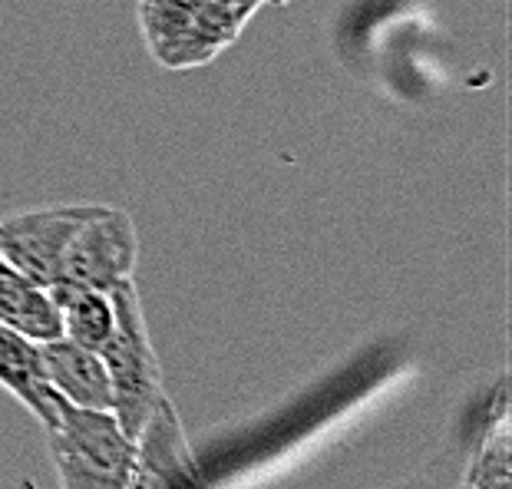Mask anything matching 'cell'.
<instances>
[{
  "label": "cell",
  "mask_w": 512,
  "mask_h": 489,
  "mask_svg": "<svg viewBox=\"0 0 512 489\" xmlns=\"http://www.w3.org/2000/svg\"><path fill=\"white\" fill-rule=\"evenodd\" d=\"M110 298L116 311V328L110 341L103 344L100 357L113 387V414L119 427L126 430V437L136 440V433L143 430V423L166 394H162V374L156 351L149 344L143 298L136 291V281L129 278L123 285H116Z\"/></svg>",
  "instance_id": "6da1fadb"
},
{
  "label": "cell",
  "mask_w": 512,
  "mask_h": 489,
  "mask_svg": "<svg viewBox=\"0 0 512 489\" xmlns=\"http://www.w3.org/2000/svg\"><path fill=\"white\" fill-rule=\"evenodd\" d=\"M139 262V235L123 209L96 205L93 215L73 232L63 255V285L113 291L133 278Z\"/></svg>",
  "instance_id": "7a4b0ae2"
},
{
  "label": "cell",
  "mask_w": 512,
  "mask_h": 489,
  "mask_svg": "<svg viewBox=\"0 0 512 489\" xmlns=\"http://www.w3.org/2000/svg\"><path fill=\"white\" fill-rule=\"evenodd\" d=\"M93 209L96 205H43L7 215L0 219V258L24 271L40 288L60 285L70 238Z\"/></svg>",
  "instance_id": "3957f363"
},
{
  "label": "cell",
  "mask_w": 512,
  "mask_h": 489,
  "mask_svg": "<svg viewBox=\"0 0 512 489\" xmlns=\"http://www.w3.org/2000/svg\"><path fill=\"white\" fill-rule=\"evenodd\" d=\"M47 437L53 456H67L73 463L90 466L96 473L116 476V480L126 483L129 463H133V440L119 427L113 410L73 407L63 397H57Z\"/></svg>",
  "instance_id": "277c9868"
},
{
  "label": "cell",
  "mask_w": 512,
  "mask_h": 489,
  "mask_svg": "<svg viewBox=\"0 0 512 489\" xmlns=\"http://www.w3.org/2000/svg\"><path fill=\"white\" fill-rule=\"evenodd\" d=\"M126 489H205L176 407L162 397L133 440Z\"/></svg>",
  "instance_id": "5b68a950"
},
{
  "label": "cell",
  "mask_w": 512,
  "mask_h": 489,
  "mask_svg": "<svg viewBox=\"0 0 512 489\" xmlns=\"http://www.w3.org/2000/svg\"><path fill=\"white\" fill-rule=\"evenodd\" d=\"M43 377L53 387V394L63 397L73 407L113 410V387L100 351L73 344L70 338H53L40 344Z\"/></svg>",
  "instance_id": "8992f818"
},
{
  "label": "cell",
  "mask_w": 512,
  "mask_h": 489,
  "mask_svg": "<svg viewBox=\"0 0 512 489\" xmlns=\"http://www.w3.org/2000/svg\"><path fill=\"white\" fill-rule=\"evenodd\" d=\"M0 387L10 390L43 423V430L53 423L57 394H53V387L43 377L40 344L24 338L14 328H7V324H0Z\"/></svg>",
  "instance_id": "52a82bcc"
},
{
  "label": "cell",
  "mask_w": 512,
  "mask_h": 489,
  "mask_svg": "<svg viewBox=\"0 0 512 489\" xmlns=\"http://www.w3.org/2000/svg\"><path fill=\"white\" fill-rule=\"evenodd\" d=\"M0 324L37 344L60 338V311L50 291L30 281L24 271H17L4 258H0Z\"/></svg>",
  "instance_id": "ba28073f"
},
{
  "label": "cell",
  "mask_w": 512,
  "mask_h": 489,
  "mask_svg": "<svg viewBox=\"0 0 512 489\" xmlns=\"http://www.w3.org/2000/svg\"><path fill=\"white\" fill-rule=\"evenodd\" d=\"M53 304L60 311V334L73 344L90 347V351H103L116 328V311L110 291L76 288V285H53L47 288Z\"/></svg>",
  "instance_id": "9c48e42d"
},
{
  "label": "cell",
  "mask_w": 512,
  "mask_h": 489,
  "mask_svg": "<svg viewBox=\"0 0 512 489\" xmlns=\"http://www.w3.org/2000/svg\"><path fill=\"white\" fill-rule=\"evenodd\" d=\"M466 489H512V427L506 397L499 394L496 417L479 437V447L466 466Z\"/></svg>",
  "instance_id": "30bf717a"
},
{
  "label": "cell",
  "mask_w": 512,
  "mask_h": 489,
  "mask_svg": "<svg viewBox=\"0 0 512 489\" xmlns=\"http://www.w3.org/2000/svg\"><path fill=\"white\" fill-rule=\"evenodd\" d=\"M53 463H57L60 473V489H126V483L116 480V476L96 473L90 466L67 460V456H53Z\"/></svg>",
  "instance_id": "8fae6325"
}]
</instances>
